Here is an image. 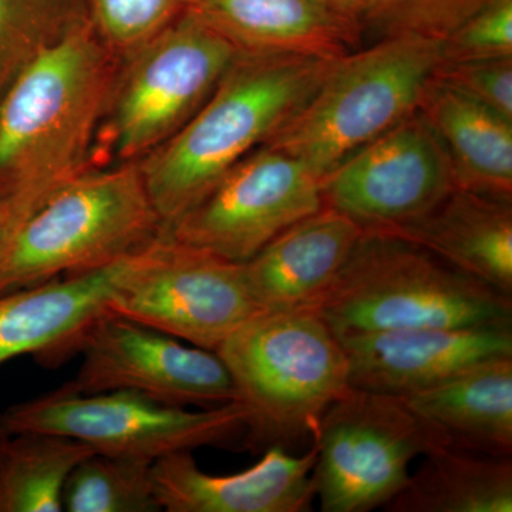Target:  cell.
<instances>
[{"mask_svg": "<svg viewBox=\"0 0 512 512\" xmlns=\"http://www.w3.org/2000/svg\"><path fill=\"white\" fill-rule=\"evenodd\" d=\"M119 64L87 18L43 50L0 101V200L13 235L50 195L96 167Z\"/></svg>", "mask_w": 512, "mask_h": 512, "instance_id": "cell-1", "label": "cell"}, {"mask_svg": "<svg viewBox=\"0 0 512 512\" xmlns=\"http://www.w3.org/2000/svg\"><path fill=\"white\" fill-rule=\"evenodd\" d=\"M336 60L238 52L195 116L137 161L163 227L180 220L231 168L264 146Z\"/></svg>", "mask_w": 512, "mask_h": 512, "instance_id": "cell-2", "label": "cell"}, {"mask_svg": "<svg viewBox=\"0 0 512 512\" xmlns=\"http://www.w3.org/2000/svg\"><path fill=\"white\" fill-rule=\"evenodd\" d=\"M245 410V446L288 448L315 437L348 390V359L316 309L259 312L215 350Z\"/></svg>", "mask_w": 512, "mask_h": 512, "instance_id": "cell-3", "label": "cell"}, {"mask_svg": "<svg viewBox=\"0 0 512 512\" xmlns=\"http://www.w3.org/2000/svg\"><path fill=\"white\" fill-rule=\"evenodd\" d=\"M316 311L338 338L512 323L511 296L383 232H363Z\"/></svg>", "mask_w": 512, "mask_h": 512, "instance_id": "cell-4", "label": "cell"}, {"mask_svg": "<svg viewBox=\"0 0 512 512\" xmlns=\"http://www.w3.org/2000/svg\"><path fill=\"white\" fill-rule=\"evenodd\" d=\"M443 40L392 37L357 47L332 69L301 109L269 138L318 177L419 110L443 60Z\"/></svg>", "mask_w": 512, "mask_h": 512, "instance_id": "cell-5", "label": "cell"}, {"mask_svg": "<svg viewBox=\"0 0 512 512\" xmlns=\"http://www.w3.org/2000/svg\"><path fill=\"white\" fill-rule=\"evenodd\" d=\"M163 228L137 163L94 167L20 225L0 265V293L109 268Z\"/></svg>", "mask_w": 512, "mask_h": 512, "instance_id": "cell-6", "label": "cell"}, {"mask_svg": "<svg viewBox=\"0 0 512 512\" xmlns=\"http://www.w3.org/2000/svg\"><path fill=\"white\" fill-rule=\"evenodd\" d=\"M238 50L188 13L120 59L94 165L137 163L181 130Z\"/></svg>", "mask_w": 512, "mask_h": 512, "instance_id": "cell-7", "label": "cell"}, {"mask_svg": "<svg viewBox=\"0 0 512 512\" xmlns=\"http://www.w3.org/2000/svg\"><path fill=\"white\" fill-rule=\"evenodd\" d=\"M2 423L9 434H56L96 453L148 461L245 436V410L238 402L190 410L127 390L80 394L64 386L15 404Z\"/></svg>", "mask_w": 512, "mask_h": 512, "instance_id": "cell-8", "label": "cell"}, {"mask_svg": "<svg viewBox=\"0 0 512 512\" xmlns=\"http://www.w3.org/2000/svg\"><path fill=\"white\" fill-rule=\"evenodd\" d=\"M109 311L211 352L259 313L242 264L177 241L164 228L124 259Z\"/></svg>", "mask_w": 512, "mask_h": 512, "instance_id": "cell-9", "label": "cell"}, {"mask_svg": "<svg viewBox=\"0 0 512 512\" xmlns=\"http://www.w3.org/2000/svg\"><path fill=\"white\" fill-rule=\"evenodd\" d=\"M316 497L323 512L386 507L409 483L414 458L448 448L402 397L349 389L323 414Z\"/></svg>", "mask_w": 512, "mask_h": 512, "instance_id": "cell-10", "label": "cell"}, {"mask_svg": "<svg viewBox=\"0 0 512 512\" xmlns=\"http://www.w3.org/2000/svg\"><path fill=\"white\" fill-rule=\"evenodd\" d=\"M323 205L322 178L296 158L262 146L164 231L242 264Z\"/></svg>", "mask_w": 512, "mask_h": 512, "instance_id": "cell-11", "label": "cell"}, {"mask_svg": "<svg viewBox=\"0 0 512 512\" xmlns=\"http://www.w3.org/2000/svg\"><path fill=\"white\" fill-rule=\"evenodd\" d=\"M83 362L66 389L80 394L127 390L171 406L201 409L237 402L227 366L211 350L121 318L100 316L84 333Z\"/></svg>", "mask_w": 512, "mask_h": 512, "instance_id": "cell-12", "label": "cell"}, {"mask_svg": "<svg viewBox=\"0 0 512 512\" xmlns=\"http://www.w3.org/2000/svg\"><path fill=\"white\" fill-rule=\"evenodd\" d=\"M454 190L450 160L419 110L322 180L323 204L365 232L419 220Z\"/></svg>", "mask_w": 512, "mask_h": 512, "instance_id": "cell-13", "label": "cell"}, {"mask_svg": "<svg viewBox=\"0 0 512 512\" xmlns=\"http://www.w3.org/2000/svg\"><path fill=\"white\" fill-rule=\"evenodd\" d=\"M350 389L409 396L483 360L512 356V326L407 328L339 338Z\"/></svg>", "mask_w": 512, "mask_h": 512, "instance_id": "cell-14", "label": "cell"}, {"mask_svg": "<svg viewBox=\"0 0 512 512\" xmlns=\"http://www.w3.org/2000/svg\"><path fill=\"white\" fill-rule=\"evenodd\" d=\"M318 447L302 456L266 448L254 466L228 476L198 467L192 451L157 458L151 466L154 494L165 512H306L316 497Z\"/></svg>", "mask_w": 512, "mask_h": 512, "instance_id": "cell-15", "label": "cell"}, {"mask_svg": "<svg viewBox=\"0 0 512 512\" xmlns=\"http://www.w3.org/2000/svg\"><path fill=\"white\" fill-rule=\"evenodd\" d=\"M363 232L355 221L326 205L282 231L242 262L258 311L318 308Z\"/></svg>", "mask_w": 512, "mask_h": 512, "instance_id": "cell-16", "label": "cell"}, {"mask_svg": "<svg viewBox=\"0 0 512 512\" xmlns=\"http://www.w3.org/2000/svg\"><path fill=\"white\" fill-rule=\"evenodd\" d=\"M184 12L241 53L339 59L363 39L319 0H187Z\"/></svg>", "mask_w": 512, "mask_h": 512, "instance_id": "cell-17", "label": "cell"}, {"mask_svg": "<svg viewBox=\"0 0 512 512\" xmlns=\"http://www.w3.org/2000/svg\"><path fill=\"white\" fill-rule=\"evenodd\" d=\"M123 261L0 293V365L23 355L59 363L76 353L86 330L110 312Z\"/></svg>", "mask_w": 512, "mask_h": 512, "instance_id": "cell-18", "label": "cell"}, {"mask_svg": "<svg viewBox=\"0 0 512 512\" xmlns=\"http://www.w3.org/2000/svg\"><path fill=\"white\" fill-rule=\"evenodd\" d=\"M402 399L448 448L511 458L512 356L483 360Z\"/></svg>", "mask_w": 512, "mask_h": 512, "instance_id": "cell-19", "label": "cell"}, {"mask_svg": "<svg viewBox=\"0 0 512 512\" xmlns=\"http://www.w3.org/2000/svg\"><path fill=\"white\" fill-rule=\"evenodd\" d=\"M512 296V201L454 190L419 220L384 231Z\"/></svg>", "mask_w": 512, "mask_h": 512, "instance_id": "cell-20", "label": "cell"}, {"mask_svg": "<svg viewBox=\"0 0 512 512\" xmlns=\"http://www.w3.org/2000/svg\"><path fill=\"white\" fill-rule=\"evenodd\" d=\"M419 113L446 151L457 190L512 201V120L434 77Z\"/></svg>", "mask_w": 512, "mask_h": 512, "instance_id": "cell-21", "label": "cell"}, {"mask_svg": "<svg viewBox=\"0 0 512 512\" xmlns=\"http://www.w3.org/2000/svg\"><path fill=\"white\" fill-rule=\"evenodd\" d=\"M386 505L392 512H511V458L444 448Z\"/></svg>", "mask_w": 512, "mask_h": 512, "instance_id": "cell-22", "label": "cell"}, {"mask_svg": "<svg viewBox=\"0 0 512 512\" xmlns=\"http://www.w3.org/2000/svg\"><path fill=\"white\" fill-rule=\"evenodd\" d=\"M93 453L56 434H9L0 448V512H62L67 478Z\"/></svg>", "mask_w": 512, "mask_h": 512, "instance_id": "cell-23", "label": "cell"}, {"mask_svg": "<svg viewBox=\"0 0 512 512\" xmlns=\"http://www.w3.org/2000/svg\"><path fill=\"white\" fill-rule=\"evenodd\" d=\"M153 463L141 458L90 454L67 478L63 511H161L151 480Z\"/></svg>", "mask_w": 512, "mask_h": 512, "instance_id": "cell-24", "label": "cell"}, {"mask_svg": "<svg viewBox=\"0 0 512 512\" xmlns=\"http://www.w3.org/2000/svg\"><path fill=\"white\" fill-rule=\"evenodd\" d=\"M87 18L86 0H0V101L43 50Z\"/></svg>", "mask_w": 512, "mask_h": 512, "instance_id": "cell-25", "label": "cell"}, {"mask_svg": "<svg viewBox=\"0 0 512 512\" xmlns=\"http://www.w3.org/2000/svg\"><path fill=\"white\" fill-rule=\"evenodd\" d=\"M494 0H366L362 37L444 40Z\"/></svg>", "mask_w": 512, "mask_h": 512, "instance_id": "cell-26", "label": "cell"}, {"mask_svg": "<svg viewBox=\"0 0 512 512\" xmlns=\"http://www.w3.org/2000/svg\"><path fill=\"white\" fill-rule=\"evenodd\" d=\"M90 22L111 52L123 59L184 13L187 0H86Z\"/></svg>", "mask_w": 512, "mask_h": 512, "instance_id": "cell-27", "label": "cell"}, {"mask_svg": "<svg viewBox=\"0 0 512 512\" xmlns=\"http://www.w3.org/2000/svg\"><path fill=\"white\" fill-rule=\"evenodd\" d=\"M443 62L512 56V0H494L443 40Z\"/></svg>", "mask_w": 512, "mask_h": 512, "instance_id": "cell-28", "label": "cell"}, {"mask_svg": "<svg viewBox=\"0 0 512 512\" xmlns=\"http://www.w3.org/2000/svg\"><path fill=\"white\" fill-rule=\"evenodd\" d=\"M434 79L512 120V56L443 62Z\"/></svg>", "mask_w": 512, "mask_h": 512, "instance_id": "cell-29", "label": "cell"}, {"mask_svg": "<svg viewBox=\"0 0 512 512\" xmlns=\"http://www.w3.org/2000/svg\"><path fill=\"white\" fill-rule=\"evenodd\" d=\"M319 2L323 3L326 8L343 16V18L350 20V22L356 23L360 28V20H362L366 0H319Z\"/></svg>", "mask_w": 512, "mask_h": 512, "instance_id": "cell-30", "label": "cell"}, {"mask_svg": "<svg viewBox=\"0 0 512 512\" xmlns=\"http://www.w3.org/2000/svg\"><path fill=\"white\" fill-rule=\"evenodd\" d=\"M12 237L13 227L8 208L0 200V265H2L3 258H5L6 251H8Z\"/></svg>", "mask_w": 512, "mask_h": 512, "instance_id": "cell-31", "label": "cell"}, {"mask_svg": "<svg viewBox=\"0 0 512 512\" xmlns=\"http://www.w3.org/2000/svg\"><path fill=\"white\" fill-rule=\"evenodd\" d=\"M9 433L5 430V427H3L2 423V414H0V448H2L3 443H5V440L8 439Z\"/></svg>", "mask_w": 512, "mask_h": 512, "instance_id": "cell-32", "label": "cell"}]
</instances>
